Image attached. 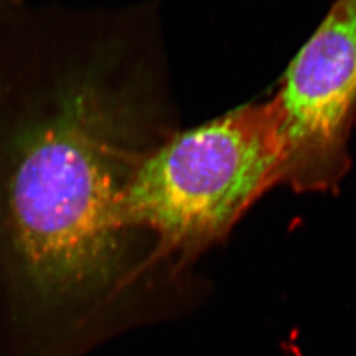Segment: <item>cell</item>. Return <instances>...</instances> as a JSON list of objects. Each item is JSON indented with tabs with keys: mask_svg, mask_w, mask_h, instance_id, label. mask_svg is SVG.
Masks as SVG:
<instances>
[{
	"mask_svg": "<svg viewBox=\"0 0 356 356\" xmlns=\"http://www.w3.org/2000/svg\"><path fill=\"white\" fill-rule=\"evenodd\" d=\"M47 92L0 54V356L54 307L113 280L143 154L97 76Z\"/></svg>",
	"mask_w": 356,
	"mask_h": 356,
	"instance_id": "obj_1",
	"label": "cell"
},
{
	"mask_svg": "<svg viewBox=\"0 0 356 356\" xmlns=\"http://www.w3.org/2000/svg\"><path fill=\"white\" fill-rule=\"evenodd\" d=\"M277 107L248 104L143 154L128 178V227L153 229L184 256L223 238L269 189L284 182Z\"/></svg>",
	"mask_w": 356,
	"mask_h": 356,
	"instance_id": "obj_2",
	"label": "cell"
},
{
	"mask_svg": "<svg viewBox=\"0 0 356 356\" xmlns=\"http://www.w3.org/2000/svg\"><path fill=\"white\" fill-rule=\"evenodd\" d=\"M16 7V0H0V26L11 16Z\"/></svg>",
	"mask_w": 356,
	"mask_h": 356,
	"instance_id": "obj_4",
	"label": "cell"
},
{
	"mask_svg": "<svg viewBox=\"0 0 356 356\" xmlns=\"http://www.w3.org/2000/svg\"><path fill=\"white\" fill-rule=\"evenodd\" d=\"M272 99L280 118L284 182L298 193L337 191L351 166L356 122V0L332 3Z\"/></svg>",
	"mask_w": 356,
	"mask_h": 356,
	"instance_id": "obj_3",
	"label": "cell"
}]
</instances>
